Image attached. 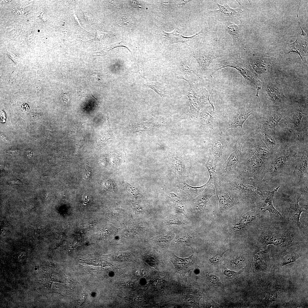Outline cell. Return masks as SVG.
I'll return each mask as SVG.
<instances>
[{"label": "cell", "mask_w": 308, "mask_h": 308, "mask_svg": "<svg viewBox=\"0 0 308 308\" xmlns=\"http://www.w3.org/2000/svg\"><path fill=\"white\" fill-rule=\"evenodd\" d=\"M225 252L222 253L220 252L212 256L209 258V261L212 263L216 264L218 262Z\"/></svg>", "instance_id": "obj_38"}, {"label": "cell", "mask_w": 308, "mask_h": 308, "mask_svg": "<svg viewBox=\"0 0 308 308\" xmlns=\"http://www.w3.org/2000/svg\"><path fill=\"white\" fill-rule=\"evenodd\" d=\"M245 258L240 256L234 258L231 261V262L236 266H239L243 265L245 263Z\"/></svg>", "instance_id": "obj_39"}, {"label": "cell", "mask_w": 308, "mask_h": 308, "mask_svg": "<svg viewBox=\"0 0 308 308\" xmlns=\"http://www.w3.org/2000/svg\"><path fill=\"white\" fill-rule=\"evenodd\" d=\"M257 213L255 211L249 212L242 216L238 225L243 227L253 221L256 218Z\"/></svg>", "instance_id": "obj_26"}, {"label": "cell", "mask_w": 308, "mask_h": 308, "mask_svg": "<svg viewBox=\"0 0 308 308\" xmlns=\"http://www.w3.org/2000/svg\"><path fill=\"white\" fill-rule=\"evenodd\" d=\"M8 55L9 57L12 59L14 62L17 63L18 62V58L15 54L12 53L11 52H8Z\"/></svg>", "instance_id": "obj_45"}, {"label": "cell", "mask_w": 308, "mask_h": 308, "mask_svg": "<svg viewBox=\"0 0 308 308\" xmlns=\"http://www.w3.org/2000/svg\"><path fill=\"white\" fill-rule=\"evenodd\" d=\"M267 91L270 99L273 102L276 103L281 102L283 96L276 88L268 86Z\"/></svg>", "instance_id": "obj_24"}, {"label": "cell", "mask_w": 308, "mask_h": 308, "mask_svg": "<svg viewBox=\"0 0 308 308\" xmlns=\"http://www.w3.org/2000/svg\"><path fill=\"white\" fill-rule=\"evenodd\" d=\"M214 112L207 108L204 109L200 113L199 120L201 128L213 130L217 127L219 120Z\"/></svg>", "instance_id": "obj_7"}, {"label": "cell", "mask_w": 308, "mask_h": 308, "mask_svg": "<svg viewBox=\"0 0 308 308\" xmlns=\"http://www.w3.org/2000/svg\"><path fill=\"white\" fill-rule=\"evenodd\" d=\"M254 261L258 268L261 267L266 264L268 257V252L264 251L258 252L254 255Z\"/></svg>", "instance_id": "obj_25"}, {"label": "cell", "mask_w": 308, "mask_h": 308, "mask_svg": "<svg viewBox=\"0 0 308 308\" xmlns=\"http://www.w3.org/2000/svg\"><path fill=\"white\" fill-rule=\"evenodd\" d=\"M193 238L191 235L187 234L178 236L176 239V242L179 244H185L189 245Z\"/></svg>", "instance_id": "obj_32"}, {"label": "cell", "mask_w": 308, "mask_h": 308, "mask_svg": "<svg viewBox=\"0 0 308 308\" xmlns=\"http://www.w3.org/2000/svg\"><path fill=\"white\" fill-rule=\"evenodd\" d=\"M216 5L219 8L218 10H208V13L210 15L220 21H229L238 18V15L243 12L241 9H232L226 4L221 5L217 3Z\"/></svg>", "instance_id": "obj_5"}, {"label": "cell", "mask_w": 308, "mask_h": 308, "mask_svg": "<svg viewBox=\"0 0 308 308\" xmlns=\"http://www.w3.org/2000/svg\"><path fill=\"white\" fill-rule=\"evenodd\" d=\"M221 138H216L211 145V150L215 159L219 161L222 158L224 150L226 147L225 140Z\"/></svg>", "instance_id": "obj_14"}, {"label": "cell", "mask_w": 308, "mask_h": 308, "mask_svg": "<svg viewBox=\"0 0 308 308\" xmlns=\"http://www.w3.org/2000/svg\"><path fill=\"white\" fill-rule=\"evenodd\" d=\"M174 235L167 234L157 238V241L162 244H168L173 239Z\"/></svg>", "instance_id": "obj_33"}, {"label": "cell", "mask_w": 308, "mask_h": 308, "mask_svg": "<svg viewBox=\"0 0 308 308\" xmlns=\"http://www.w3.org/2000/svg\"><path fill=\"white\" fill-rule=\"evenodd\" d=\"M263 134L264 137L268 144L269 147L271 149H273L276 145V142L275 139L268 133H264Z\"/></svg>", "instance_id": "obj_34"}, {"label": "cell", "mask_w": 308, "mask_h": 308, "mask_svg": "<svg viewBox=\"0 0 308 308\" xmlns=\"http://www.w3.org/2000/svg\"><path fill=\"white\" fill-rule=\"evenodd\" d=\"M168 199L173 204L177 212L183 213L185 212V207L182 200L174 196L171 198L169 197Z\"/></svg>", "instance_id": "obj_29"}, {"label": "cell", "mask_w": 308, "mask_h": 308, "mask_svg": "<svg viewBox=\"0 0 308 308\" xmlns=\"http://www.w3.org/2000/svg\"><path fill=\"white\" fill-rule=\"evenodd\" d=\"M84 15L86 20L90 22H92L93 20V17L92 15L88 12H84Z\"/></svg>", "instance_id": "obj_42"}, {"label": "cell", "mask_w": 308, "mask_h": 308, "mask_svg": "<svg viewBox=\"0 0 308 308\" xmlns=\"http://www.w3.org/2000/svg\"><path fill=\"white\" fill-rule=\"evenodd\" d=\"M123 285L125 287H127L129 286V284L127 283H125L123 284Z\"/></svg>", "instance_id": "obj_47"}, {"label": "cell", "mask_w": 308, "mask_h": 308, "mask_svg": "<svg viewBox=\"0 0 308 308\" xmlns=\"http://www.w3.org/2000/svg\"><path fill=\"white\" fill-rule=\"evenodd\" d=\"M242 271H240L238 272H236L226 269L224 270L223 273L227 277H232L236 276L241 272Z\"/></svg>", "instance_id": "obj_40"}, {"label": "cell", "mask_w": 308, "mask_h": 308, "mask_svg": "<svg viewBox=\"0 0 308 308\" xmlns=\"http://www.w3.org/2000/svg\"><path fill=\"white\" fill-rule=\"evenodd\" d=\"M117 23L118 26L123 27L129 26L132 23V20L125 15L119 16L117 20Z\"/></svg>", "instance_id": "obj_30"}, {"label": "cell", "mask_w": 308, "mask_h": 308, "mask_svg": "<svg viewBox=\"0 0 308 308\" xmlns=\"http://www.w3.org/2000/svg\"><path fill=\"white\" fill-rule=\"evenodd\" d=\"M287 238L285 235L281 233L270 232L265 234L262 238V240L265 245L273 244L277 246L284 243L287 240Z\"/></svg>", "instance_id": "obj_12"}, {"label": "cell", "mask_w": 308, "mask_h": 308, "mask_svg": "<svg viewBox=\"0 0 308 308\" xmlns=\"http://www.w3.org/2000/svg\"><path fill=\"white\" fill-rule=\"evenodd\" d=\"M8 183L9 185L10 186L22 184V182L20 180H18L10 181Z\"/></svg>", "instance_id": "obj_44"}, {"label": "cell", "mask_w": 308, "mask_h": 308, "mask_svg": "<svg viewBox=\"0 0 308 308\" xmlns=\"http://www.w3.org/2000/svg\"><path fill=\"white\" fill-rule=\"evenodd\" d=\"M226 31L232 37L233 44L234 46L238 48L242 45V38L238 26L234 24L228 25L227 27Z\"/></svg>", "instance_id": "obj_17"}, {"label": "cell", "mask_w": 308, "mask_h": 308, "mask_svg": "<svg viewBox=\"0 0 308 308\" xmlns=\"http://www.w3.org/2000/svg\"><path fill=\"white\" fill-rule=\"evenodd\" d=\"M164 222L166 226L172 225H181L185 224L183 220L175 215H170L167 217Z\"/></svg>", "instance_id": "obj_28"}, {"label": "cell", "mask_w": 308, "mask_h": 308, "mask_svg": "<svg viewBox=\"0 0 308 308\" xmlns=\"http://www.w3.org/2000/svg\"><path fill=\"white\" fill-rule=\"evenodd\" d=\"M175 77L177 79L185 80L190 86V90L187 96L189 102V116L191 118H197L199 111L208 104H210L214 111V107L209 100V97L210 94L208 95L207 91L205 89L196 88L192 82L185 79L182 76L177 75Z\"/></svg>", "instance_id": "obj_1"}, {"label": "cell", "mask_w": 308, "mask_h": 308, "mask_svg": "<svg viewBox=\"0 0 308 308\" xmlns=\"http://www.w3.org/2000/svg\"><path fill=\"white\" fill-rule=\"evenodd\" d=\"M283 117V116L280 114L273 115L270 117L264 124V127L266 129L274 128L279 124V122L280 120Z\"/></svg>", "instance_id": "obj_22"}, {"label": "cell", "mask_w": 308, "mask_h": 308, "mask_svg": "<svg viewBox=\"0 0 308 308\" xmlns=\"http://www.w3.org/2000/svg\"><path fill=\"white\" fill-rule=\"evenodd\" d=\"M216 193L219 201L220 207L221 208H226L232 204V200L227 194L217 193Z\"/></svg>", "instance_id": "obj_23"}, {"label": "cell", "mask_w": 308, "mask_h": 308, "mask_svg": "<svg viewBox=\"0 0 308 308\" xmlns=\"http://www.w3.org/2000/svg\"><path fill=\"white\" fill-rule=\"evenodd\" d=\"M300 196L301 194L297 198L295 202L290 204L288 212L297 226L299 228H300V218L301 214L302 212L305 211L298 204L299 199Z\"/></svg>", "instance_id": "obj_15"}, {"label": "cell", "mask_w": 308, "mask_h": 308, "mask_svg": "<svg viewBox=\"0 0 308 308\" xmlns=\"http://www.w3.org/2000/svg\"><path fill=\"white\" fill-rule=\"evenodd\" d=\"M280 186H278L272 191H267L263 200V206L261 210L263 211L269 212L281 216V214L273 206L272 201L275 193L277 191Z\"/></svg>", "instance_id": "obj_13"}, {"label": "cell", "mask_w": 308, "mask_h": 308, "mask_svg": "<svg viewBox=\"0 0 308 308\" xmlns=\"http://www.w3.org/2000/svg\"><path fill=\"white\" fill-rule=\"evenodd\" d=\"M206 277L210 282L215 285H221V283L219 279L216 276L209 273H206Z\"/></svg>", "instance_id": "obj_36"}, {"label": "cell", "mask_w": 308, "mask_h": 308, "mask_svg": "<svg viewBox=\"0 0 308 308\" xmlns=\"http://www.w3.org/2000/svg\"><path fill=\"white\" fill-rule=\"evenodd\" d=\"M192 55L202 70H205L213 60L218 57L210 49L198 51L193 53Z\"/></svg>", "instance_id": "obj_8"}, {"label": "cell", "mask_w": 308, "mask_h": 308, "mask_svg": "<svg viewBox=\"0 0 308 308\" xmlns=\"http://www.w3.org/2000/svg\"><path fill=\"white\" fill-rule=\"evenodd\" d=\"M308 160L307 153L294 160V167L293 173L299 185L308 182Z\"/></svg>", "instance_id": "obj_4"}, {"label": "cell", "mask_w": 308, "mask_h": 308, "mask_svg": "<svg viewBox=\"0 0 308 308\" xmlns=\"http://www.w3.org/2000/svg\"><path fill=\"white\" fill-rule=\"evenodd\" d=\"M301 38L300 37H299L297 36L296 40L294 43L288 44L289 47V52L288 53L290 52H296L299 55L302 60V56L303 55L305 51V48L303 46L305 44L303 43V41Z\"/></svg>", "instance_id": "obj_20"}, {"label": "cell", "mask_w": 308, "mask_h": 308, "mask_svg": "<svg viewBox=\"0 0 308 308\" xmlns=\"http://www.w3.org/2000/svg\"><path fill=\"white\" fill-rule=\"evenodd\" d=\"M133 208L135 211L137 212H141V207L137 203L134 202L132 204Z\"/></svg>", "instance_id": "obj_43"}, {"label": "cell", "mask_w": 308, "mask_h": 308, "mask_svg": "<svg viewBox=\"0 0 308 308\" xmlns=\"http://www.w3.org/2000/svg\"><path fill=\"white\" fill-rule=\"evenodd\" d=\"M152 89L161 97H167L168 94L167 89L164 84L158 82L147 83L145 85Z\"/></svg>", "instance_id": "obj_21"}, {"label": "cell", "mask_w": 308, "mask_h": 308, "mask_svg": "<svg viewBox=\"0 0 308 308\" xmlns=\"http://www.w3.org/2000/svg\"><path fill=\"white\" fill-rule=\"evenodd\" d=\"M109 35L107 33H102L98 31L97 32L96 38L95 40H100L104 38V37H107Z\"/></svg>", "instance_id": "obj_41"}, {"label": "cell", "mask_w": 308, "mask_h": 308, "mask_svg": "<svg viewBox=\"0 0 308 308\" xmlns=\"http://www.w3.org/2000/svg\"><path fill=\"white\" fill-rule=\"evenodd\" d=\"M304 115L301 112H298L294 114L292 118V122L295 127L299 125Z\"/></svg>", "instance_id": "obj_35"}, {"label": "cell", "mask_w": 308, "mask_h": 308, "mask_svg": "<svg viewBox=\"0 0 308 308\" xmlns=\"http://www.w3.org/2000/svg\"><path fill=\"white\" fill-rule=\"evenodd\" d=\"M190 61L191 58L189 56H182L179 59V63L181 71L186 77L188 74L192 72L198 77L193 71Z\"/></svg>", "instance_id": "obj_18"}, {"label": "cell", "mask_w": 308, "mask_h": 308, "mask_svg": "<svg viewBox=\"0 0 308 308\" xmlns=\"http://www.w3.org/2000/svg\"><path fill=\"white\" fill-rule=\"evenodd\" d=\"M192 255L188 258H181L179 257L172 252L169 254V260L174 265L176 272L181 274L186 273L192 261Z\"/></svg>", "instance_id": "obj_9"}, {"label": "cell", "mask_w": 308, "mask_h": 308, "mask_svg": "<svg viewBox=\"0 0 308 308\" xmlns=\"http://www.w3.org/2000/svg\"><path fill=\"white\" fill-rule=\"evenodd\" d=\"M190 1L189 0H180L177 1V2L178 5L183 6L185 5Z\"/></svg>", "instance_id": "obj_46"}, {"label": "cell", "mask_w": 308, "mask_h": 308, "mask_svg": "<svg viewBox=\"0 0 308 308\" xmlns=\"http://www.w3.org/2000/svg\"><path fill=\"white\" fill-rule=\"evenodd\" d=\"M203 192L197 198L195 204L196 207L200 210L205 208L210 198L214 194V191H212L211 192L205 191Z\"/></svg>", "instance_id": "obj_19"}, {"label": "cell", "mask_w": 308, "mask_h": 308, "mask_svg": "<svg viewBox=\"0 0 308 308\" xmlns=\"http://www.w3.org/2000/svg\"><path fill=\"white\" fill-rule=\"evenodd\" d=\"M243 142V140L240 139L236 141L233 150L225 163L226 171H231L236 166L240 158Z\"/></svg>", "instance_id": "obj_10"}, {"label": "cell", "mask_w": 308, "mask_h": 308, "mask_svg": "<svg viewBox=\"0 0 308 308\" xmlns=\"http://www.w3.org/2000/svg\"><path fill=\"white\" fill-rule=\"evenodd\" d=\"M169 162L172 169L180 179L185 173V165L183 152L177 149L169 148L167 151Z\"/></svg>", "instance_id": "obj_3"}, {"label": "cell", "mask_w": 308, "mask_h": 308, "mask_svg": "<svg viewBox=\"0 0 308 308\" xmlns=\"http://www.w3.org/2000/svg\"><path fill=\"white\" fill-rule=\"evenodd\" d=\"M299 257V255L297 254L292 253L287 254L283 258L281 265L283 266L295 262Z\"/></svg>", "instance_id": "obj_31"}, {"label": "cell", "mask_w": 308, "mask_h": 308, "mask_svg": "<svg viewBox=\"0 0 308 308\" xmlns=\"http://www.w3.org/2000/svg\"><path fill=\"white\" fill-rule=\"evenodd\" d=\"M253 112L252 110L240 109L236 110L230 114L226 120V130L240 127L243 131V125L244 122Z\"/></svg>", "instance_id": "obj_6"}, {"label": "cell", "mask_w": 308, "mask_h": 308, "mask_svg": "<svg viewBox=\"0 0 308 308\" xmlns=\"http://www.w3.org/2000/svg\"><path fill=\"white\" fill-rule=\"evenodd\" d=\"M207 186L208 185L206 183L200 187H193L183 182L180 183L179 187L180 191L183 194L189 198H192L201 194Z\"/></svg>", "instance_id": "obj_16"}, {"label": "cell", "mask_w": 308, "mask_h": 308, "mask_svg": "<svg viewBox=\"0 0 308 308\" xmlns=\"http://www.w3.org/2000/svg\"><path fill=\"white\" fill-rule=\"evenodd\" d=\"M202 31L190 37H185L181 34L180 30L177 29L170 33H167L162 31V33L164 37L167 39L171 44L177 42L186 43L189 41L197 38L199 35L202 33Z\"/></svg>", "instance_id": "obj_11"}, {"label": "cell", "mask_w": 308, "mask_h": 308, "mask_svg": "<svg viewBox=\"0 0 308 308\" xmlns=\"http://www.w3.org/2000/svg\"><path fill=\"white\" fill-rule=\"evenodd\" d=\"M103 186L104 188L110 191H114L116 190L114 183L111 180L109 179L103 182Z\"/></svg>", "instance_id": "obj_37"}, {"label": "cell", "mask_w": 308, "mask_h": 308, "mask_svg": "<svg viewBox=\"0 0 308 308\" xmlns=\"http://www.w3.org/2000/svg\"><path fill=\"white\" fill-rule=\"evenodd\" d=\"M289 157V155L281 156L271 162L269 161L265 171L263 179L270 180L283 175L293 173L294 167V160L291 161Z\"/></svg>", "instance_id": "obj_2"}, {"label": "cell", "mask_w": 308, "mask_h": 308, "mask_svg": "<svg viewBox=\"0 0 308 308\" xmlns=\"http://www.w3.org/2000/svg\"><path fill=\"white\" fill-rule=\"evenodd\" d=\"M205 166L208 169L210 175V179L208 182L212 184L216 165L211 156H209L205 164Z\"/></svg>", "instance_id": "obj_27"}]
</instances>
